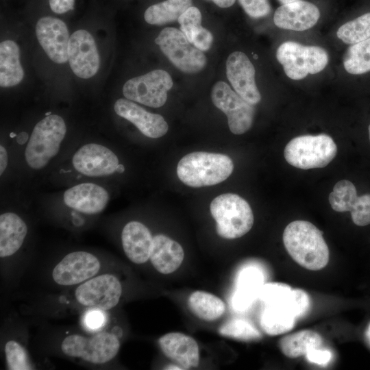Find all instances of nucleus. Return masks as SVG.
Instances as JSON below:
<instances>
[{
    "instance_id": "obj_1",
    "label": "nucleus",
    "mask_w": 370,
    "mask_h": 370,
    "mask_svg": "<svg viewBox=\"0 0 370 370\" xmlns=\"http://www.w3.org/2000/svg\"><path fill=\"white\" fill-rule=\"evenodd\" d=\"M259 299L263 304L260 324L268 335L276 336L293 329L296 320L310 307L308 295L299 288H292L281 282L264 284Z\"/></svg>"
},
{
    "instance_id": "obj_2",
    "label": "nucleus",
    "mask_w": 370,
    "mask_h": 370,
    "mask_svg": "<svg viewBox=\"0 0 370 370\" xmlns=\"http://www.w3.org/2000/svg\"><path fill=\"white\" fill-rule=\"evenodd\" d=\"M283 243L291 257L306 269L321 270L328 263L330 252L323 232L310 222L297 220L288 224Z\"/></svg>"
},
{
    "instance_id": "obj_3",
    "label": "nucleus",
    "mask_w": 370,
    "mask_h": 370,
    "mask_svg": "<svg viewBox=\"0 0 370 370\" xmlns=\"http://www.w3.org/2000/svg\"><path fill=\"white\" fill-rule=\"evenodd\" d=\"M233 169V162L228 156L196 151L186 154L179 161L177 175L186 185L200 188L223 182Z\"/></svg>"
},
{
    "instance_id": "obj_4",
    "label": "nucleus",
    "mask_w": 370,
    "mask_h": 370,
    "mask_svg": "<svg viewBox=\"0 0 370 370\" xmlns=\"http://www.w3.org/2000/svg\"><path fill=\"white\" fill-rule=\"evenodd\" d=\"M211 214L216 221L219 236L227 239L246 234L254 224V214L248 202L238 195L225 193L210 203Z\"/></svg>"
},
{
    "instance_id": "obj_5",
    "label": "nucleus",
    "mask_w": 370,
    "mask_h": 370,
    "mask_svg": "<svg viewBox=\"0 0 370 370\" xmlns=\"http://www.w3.org/2000/svg\"><path fill=\"white\" fill-rule=\"evenodd\" d=\"M66 132L64 119L49 114L34 127L25 150V160L32 169H41L59 151Z\"/></svg>"
},
{
    "instance_id": "obj_6",
    "label": "nucleus",
    "mask_w": 370,
    "mask_h": 370,
    "mask_svg": "<svg viewBox=\"0 0 370 370\" xmlns=\"http://www.w3.org/2000/svg\"><path fill=\"white\" fill-rule=\"evenodd\" d=\"M337 147L325 134L295 137L286 145V162L298 169H310L326 166L336 156Z\"/></svg>"
},
{
    "instance_id": "obj_7",
    "label": "nucleus",
    "mask_w": 370,
    "mask_h": 370,
    "mask_svg": "<svg viewBox=\"0 0 370 370\" xmlns=\"http://www.w3.org/2000/svg\"><path fill=\"white\" fill-rule=\"evenodd\" d=\"M276 58L285 74L294 80L302 79L309 74L322 71L329 60L328 54L323 48L293 41L282 43L277 49Z\"/></svg>"
},
{
    "instance_id": "obj_8",
    "label": "nucleus",
    "mask_w": 370,
    "mask_h": 370,
    "mask_svg": "<svg viewBox=\"0 0 370 370\" xmlns=\"http://www.w3.org/2000/svg\"><path fill=\"white\" fill-rule=\"evenodd\" d=\"M119 348V338L107 332L90 336L76 334L68 335L61 343V349L65 355L95 365L104 364L112 360Z\"/></svg>"
},
{
    "instance_id": "obj_9",
    "label": "nucleus",
    "mask_w": 370,
    "mask_h": 370,
    "mask_svg": "<svg viewBox=\"0 0 370 370\" xmlns=\"http://www.w3.org/2000/svg\"><path fill=\"white\" fill-rule=\"evenodd\" d=\"M155 42L171 63L182 72L197 73L206 65L207 60L203 52L193 46L178 29H163Z\"/></svg>"
},
{
    "instance_id": "obj_10",
    "label": "nucleus",
    "mask_w": 370,
    "mask_h": 370,
    "mask_svg": "<svg viewBox=\"0 0 370 370\" xmlns=\"http://www.w3.org/2000/svg\"><path fill=\"white\" fill-rule=\"evenodd\" d=\"M123 288L120 280L111 273L95 275L75 288L76 301L84 307L108 310L120 301Z\"/></svg>"
},
{
    "instance_id": "obj_11",
    "label": "nucleus",
    "mask_w": 370,
    "mask_h": 370,
    "mask_svg": "<svg viewBox=\"0 0 370 370\" xmlns=\"http://www.w3.org/2000/svg\"><path fill=\"white\" fill-rule=\"evenodd\" d=\"M172 86L170 75L164 70L156 69L127 80L123 85V93L129 100L159 108L166 103L167 92Z\"/></svg>"
},
{
    "instance_id": "obj_12",
    "label": "nucleus",
    "mask_w": 370,
    "mask_h": 370,
    "mask_svg": "<svg viewBox=\"0 0 370 370\" xmlns=\"http://www.w3.org/2000/svg\"><path fill=\"white\" fill-rule=\"evenodd\" d=\"M214 105L227 118L228 126L234 134H243L251 127L255 108L223 81L217 82L211 91Z\"/></svg>"
},
{
    "instance_id": "obj_13",
    "label": "nucleus",
    "mask_w": 370,
    "mask_h": 370,
    "mask_svg": "<svg viewBox=\"0 0 370 370\" xmlns=\"http://www.w3.org/2000/svg\"><path fill=\"white\" fill-rule=\"evenodd\" d=\"M100 269L101 262L94 254L84 251H73L54 267L52 278L58 285L73 286L97 275Z\"/></svg>"
},
{
    "instance_id": "obj_14",
    "label": "nucleus",
    "mask_w": 370,
    "mask_h": 370,
    "mask_svg": "<svg viewBox=\"0 0 370 370\" xmlns=\"http://www.w3.org/2000/svg\"><path fill=\"white\" fill-rule=\"evenodd\" d=\"M68 56L71 70L80 78H90L99 69L100 58L95 41L85 29L77 30L70 36Z\"/></svg>"
},
{
    "instance_id": "obj_15",
    "label": "nucleus",
    "mask_w": 370,
    "mask_h": 370,
    "mask_svg": "<svg viewBox=\"0 0 370 370\" xmlns=\"http://www.w3.org/2000/svg\"><path fill=\"white\" fill-rule=\"evenodd\" d=\"M329 203L336 212H350L358 226L370 224V194L358 196L354 184L347 180L338 181L329 195Z\"/></svg>"
},
{
    "instance_id": "obj_16",
    "label": "nucleus",
    "mask_w": 370,
    "mask_h": 370,
    "mask_svg": "<svg viewBox=\"0 0 370 370\" xmlns=\"http://www.w3.org/2000/svg\"><path fill=\"white\" fill-rule=\"evenodd\" d=\"M36 34L42 48L53 62L58 64L67 62L70 36L63 21L53 16H43L36 23Z\"/></svg>"
},
{
    "instance_id": "obj_17",
    "label": "nucleus",
    "mask_w": 370,
    "mask_h": 370,
    "mask_svg": "<svg viewBox=\"0 0 370 370\" xmlns=\"http://www.w3.org/2000/svg\"><path fill=\"white\" fill-rule=\"evenodd\" d=\"M78 172L89 177H101L112 174L119 166L115 153L108 147L95 143L80 147L72 159Z\"/></svg>"
},
{
    "instance_id": "obj_18",
    "label": "nucleus",
    "mask_w": 370,
    "mask_h": 370,
    "mask_svg": "<svg viewBox=\"0 0 370 370\" xmlns=\"http://www.w3.org/2000/svg\"><path fill=\"white\" fill-rule=\"evenodd\" d=\"M256 71L249 58L241 51L232 52L226 61V75L236 92L252 105L258 103L261 95L255 81Z\"/></svg>"
},
{
    "instance_id": "obj_19",
    "label": "nucleus",
    "mask_w": 370,
    "mask_h": 370,
    "mask_svg": "<svg viewBox=\"0 0 370 370\" xmlns=\"http://www.w3.org/2000/svg\"><path fill=\"white\" fill-rule=\"evenodd\" d=\"M321 16V10L316 3L298 0L280 5L273 14V22L281 29L305 31L314 27Z\"/></svg>"
},
{
    "instance_id": "obj_20",
    "label": "nucleus",
    "mask_w": 370,
    "mask_h": 370,
    "mask_svg": "<svg viewBox=\"0 0 370 370\" xmlns=\"http://www.w3.org/2000/svg\"><path fill=\"white\" fill-rule=\"evenodd\" d=\"M116 114L133 123L140 132L149 138L163 136L169 125L163 116L151 113L127 99H119L114 105Z\"/></svg>"
},
{
    "instance_id": "obj_21",
    "label": "nucleus",
    "mask_w": 370,
    "mask_h": 370,
    "mask_svg": "<svg viewBox=\"0 0 370 370\" xmlns=\"http://www.w3.org/2000/svg\"><path fill=\"white\" fill-rule=\"evenodd\" d=\"M158 343L163 354L183 369L199 365V346L191 336L180 332H171L161 336Z\"/></svg>"
},
{
    "instance_id": "obj_22",
    "label": "nucleus",
    "mask_w": 370,
    "mask_h": 370,
    "mask_svg": "<svg viewBox=\"0 0 370 370\" xmlns=\"http://www.w3.org/2000/svg\"><path fill=\"white\" fill-rule=\"evenodd\" d=\"M66 206L85 214H97L106 206L109 195L103 187L92 183L75 185L64 193Z\"/></svg>"
},
{
    "instance_id": "obj_23",
    "label": "nucleus",
    "mask_w": 370,
    "mask_h": 370,
    "mask_svg": "<svg viewBox=\"0 0 370 370\" xmlns=\"http://www.w3.org/2000/svg\"><path fill=\"white\" fill-rule=\"evenodd\" d=\"M153 237L142 223H127L121 232V242L126 256L135 264L146 262L150 258Z\"/></svg>"
},
{
    "instance_id": "obj_24",
    "label": "nucleus",
    "mask_w": 370,
    "mask_h": 370,
    "mask_svg": "<svg viewBox=\"0 0 370 370\" xmlns=\"http://www.w3.org/2000/svg\"><path fill=\"white\" fill-rule=\"evenodd\" d=\"M184 258L182 247L177 241L164 235L153 237L150 260L160 273L169 274L176 271Z\"/></svg>"
},
{
    "instance_id": "obj_25",
    "label": "nucleus",
    "mask_w": 370,
    "mask_h": 370,
    "mask_svg": "<svg viewBox=\"0 0 370 370\" xmlns=\"http://www.w3.org/2000/svg\"><path fill=\"white\" fill-rule=\"evenodd\" d=\"M27 234L25 222L16 214L0 216V257H10L19 250Z\"/></svg>"
},
{
    "instance_id": "obj_26",
    "label": "nucleus",
    "mask_w": 370,
    "mask_h": 370,
    "mask_svg": "<svg viewBox=\"0 0 370 370\" xmlns=\"http://www.w3.org/2000/svg\"><path fill=\"white\" fill-rule=\"evenodd\" d=\"M264 284V277L260 269L255 267L244 268L240 273L232 304L238 311L248 308L258 297Z\"/></svg>"
},
{
    "instance_id": "obj_27",
    "label": "nucleus",
    "mask_w": 370,
    "mask_h": 370,
    "mask_svg": "<svg viewBox=\"0 0 370 370\" xmlns=\"http://www.w3.org/2000/svg\"><path fill=\"white\" fill-rule=\"evenodd\" d=\"M24 71L20 62L18 45L7 40L0 44V86L3 88L18 84L23 79Z\"/></svg>"
},
{
    "instance_id": "obj_28",
    "label": "nucleus",
    "mask_w": 370,
    "mask_h": 370,
    "mask_svg": "<svg viewBox=\"0 0 370 370\" xmlns=\"http://www.w3.org/2000/svg\"><path fill=\"white\" fill-rule=\"evenodd\" d=\"M323 343L321 336L310 330H304L280 338L279 347L284 355L290 358L305 356L314 348H320Z\"/></svg>"
},
{
    "instance_id": "obj_29",
    "label": "nucleus",
    "mask_w": 370,
    "mask_h": 370,
    "mask_svg": "<svg viewBox=\"0 0 370 370\" xmlns=\"http://www.w3.org/2000/svg\"><path fill=\"white\" fill-rule=\"evenodd\" d=\"M188 304L195 316L207 321L219 319L225 309L224 302L219 297L202 291L193 292L188 297Z\"/></svg>"
},
{
    "instance_id": "obj_30",
    "label": "nucleus",
    "mask_w": 370,
    "mask_h": 370,
    "mask_svg": "<svg viewBox=\"0 0 370 370\" xmlns=\"http://www.w3.org/2000/svg\"><path fill=\"white\" fill-rule=\"evenodd\" d=\"M190 6L192 0H166L149 6L144 18L149 24L161 25L178 20Z\"/></svg>"
},
{
    "instance_id": "obj_31",
    "label": "nucleus",
    "mask_w": 370,
    "mask_h": 370,
    "mask_svg": "<svg viewBox=\"0 0 370 370\" xmlns=\"http://www.w3.org/2000/svg\"><path fill=\"white\" fill-rule=\"evenodd\" d=\"M343 64L345 71L352 75L370 71V38L352 45L346 50Z\"/></svg>"
},
{
    "instance_id": "obj_32",
    "label": "nucleus",
    "mask_w": 370,
    "mask_h": 370,
    "mask_svg": "<svg viewBox=\"0 0 370 370\" xmlns=\"http://www.w3.org/2000/svg\"><path fill=\"white\" fill-rule=\"evenodd\" d=\"M336 35L344 43L351 45L370 38V12L343 24Z\"/></svg>"
},
{
    "instance_id": "obj_33",
    "label": "nucleus",
    "mask_w": 370,
    "mask_h": 370,
    "mask_svg": "<svg viewBox=\"0 0 370 370\" xmlns=\"http://www.w3.org/2000/svg\"><path fill=\"white\" fill-rule=\"evenodd\" d=\"M223 336L241 341H251L260 338V332L249 321L241 319H234L222 325L218 330Z\"/></svg>"
},
{
    "instance_id": "obj_34",
    "label": "nucleus",
    "mask_w": 370,
    "mask_h": 370,
    "mask_svg": "<svg viewBox=\"0 0 370 370\" xmlns=\"http://www.w3.org/2000/svg\"><path fill=\"white\" fill-rule=\"evenodd\" d=\"M4 352L9 369H32L25 348L16 341H8L5 345Z\"/></svg>"
},
{
    "instance_id": "obj_35",
    "label": "nucleus",
    "mask_w": 370,
    "mask_h": 370,
    "mask_svg": "<svg viewBox=\"0 0 370 370\" xmlns=\"http://www.w3.org/2000/svg\"><path fill=\"white\" fill-rule=\"evenodd\" d=\"M180 30L191 43L193 38L201 27V14L199 10L194 6L188 8L178 18Z\"/></svg>"
},
{
    "instance_id": "obj_36",
    "label": "nucleus",
    "mask_w": 370,
    "mask_h": 370,
    "mask_svg": "<svg viewBox=\"0 0 370 370\" xmlns=\"http://www.w3.org/2000/svg\"><path fill=\"white\" fill-rule=\"evenodd\" d=\"M238 2L246 14L252 18L264 17L271 12L269 0H238Z\"/></svg>"
},
{
    "instance_id": "obj_37",
    "label": "nucleus",
    "mask_w": 370,
    "mask_h": 370,
    "mask_svg": "<svg viewBox=\"0 0 370 370\" xmlns=\"http://www.w3.org/2000/svg\"><path fill=\"white\" fill-rule=\"evenodd\" d=\"M212 33L202 26L195 34L191 43L201 51H208L212 43Z\"/></svg>"
},
{
    "instance_id": "obj_38",
    "label": "nucleus",
    "mask_w": 370,
    "mask_h": 370,
    "mask_svg": "<svg viewBox=\"0 0 370 370\" xmlns=\"http://www.w3.org/2000/svg\"><path fill=\"white\" fill-rule=\"evenodd\" d=\"M101 311V310L92 309L86 314L84 322L88 328L97 330L104 325L106 318Z\"/></svg>"
},
{
    "instance_id": "obj_39",
    "label": "nucleus",
    "mask_w": 370,
    "mask_h": 370,
    "mask_svg": "<svg viewBox=\"0 0 370 370\" xmlns=\"http://www.w3.org/2000/svg\"><path fill=\"white\" fill-rule=\"evenodd\" d=\"M306 358L310 362L324 365L329 362L332 358V354L327 349L314 348L305 355Z\"/></svg>"
},
{
    "instance_id": "obj_40",
    "label": "nucleus",
    "mask_w": 370,
    "mask_h": 370,
    "mask_svg": "<svg viewBox=\"0 0 370 370\" xmlns=\"http://www.w3.org/2000/svg\"><path fill=\"white\" fill-rule=\"evenodd\" d=\"M51 10L56 14H64L74 9L75 0H49Z\"/></svg>"
},
{
    "instance_id": "obj_41",
    "label": "nucleus",
    "mask_w": 370,
    "mask_h": 370,
    "mask_svg": "<svg viewBox=\"0 0 370 370\" xmlns=\"http://www.w3.org/2000/svg\"><path fill=\"white\" fill-rule=\"evenodd\" d=\"M8 153L5 148L0 146V174L2 175L8 165Z\"/></svg>"
},
{
    "instance_id": "obj_42",
    "label": "nucleus",
    "mask_w": 370,
    "mask_h": 370,
    "mask_svg": "<svg viewBox=\"0 0 370 370\" xmlns=\"http://www.w3.org/2000/svg\"><path fill=\"white\" fill-rule=\"evenodd\" d=\"M220 8H229L234 4L236 0H212Z\"/></svg>"
},
{
    "instance_id": "obj_43",
    "label": "nucleus",
    "mask_w": 370,
    "mask_h": 370,
    "mask_svg": "<svg viewBox=\"0 0 370 370\" xmlns=\"http://www.w3.org/2000/svg\"><path fill=\"white\" fill-rule=\"evenodd\" d=\"M165 369H179V370H181V369H183L180 366H179L178 365H167L166 367V368H164Z\"/></svg>"
},
{
    "instance_id": "obj_44",
    "label": "nucleus",
    "mask_w": 370,
    "mask_h": 370,
    "mask_svg": "<svg viewBox=\"0 0 370 370\" xmlns=\"http://www.w3.org/2000/svg\"><path fill=\"white\" fill-rule=\"evenodd\" d=\"M365 337H366V339H367V342L370 345V323H369V325H368V327H367V328L366 330Z\"/></svg>"
},
{
    "instance_id": "obj_45",
    "label": "nucleus",
    "mask_w": 370,
    "mask_h": 370,
    "mask_svg": "<svg viewBox=\"0 0 370 370\" xmlns=\"http://www.w3.org/2000/svg\"><path fill=\"white\" fill-rule=\"evenodd\" d=\"M278 1L281 3V5H282V4L291 3V2L298 1V0H278Z\"/></svg>"
},
{
    "instance_id": "obj_46",
    "label": "nucleus",
    "mask_w": 370,
    "mask_h": 370,
    "mask_svg": "<svg viewBox=\"0 0 370 370\" xmlns=\"http://www.w3.org/2000/svg\"><path fill=\"white\" fill-rule=\"evenodd\" d=\"M368 132H369V141H370V125H369V127H368Z\"/></svg>"
}]
</instances>
